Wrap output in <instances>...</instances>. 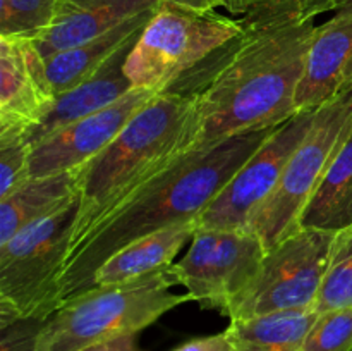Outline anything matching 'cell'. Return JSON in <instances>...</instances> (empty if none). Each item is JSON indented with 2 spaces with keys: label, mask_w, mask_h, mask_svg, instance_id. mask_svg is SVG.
Here are the masks:
<instances>
[{
  "label": "cell",
  "mask_w": 352,
  "mask_h": 351,
  "mask_svg": "<svg viewBox=\"0 0 352 351\" xmlns=\"http://www.w3.org/2000/svg\"><path fill=\"white\" fill-rule=\"evenodd\" d=\"M299 226L333 233L352 226V129L333 155Z\"/></svg>",
  "instance_id": "19"
},
{
  "label": "cell",
  "mask_w": 352,
  "mask_h": 351,
  "mask_svg": "<svg viewBox=\"0 0 352 351\" xmlns=\"http://www.w3.org/2000/svg\"><path fill=\"white\" fill-rule=\"evenodd\" d=\"M352 58V0H340L333 16L316 26L309 47L305 78L298 93V110L316 109L332 98L342 85Z\"/></svg>",
  "instance_id": "15"
},
{
  "label": "cell",
  "mask_w": 352,
  "mask_h": 351,
  "mask_svg": "<svg viewBox=\"0 0 352 351\" xmlns=\"http://www.w3.org/2000/svg\"><path fill=\"white\" fill-rule=\"evenodd\" d=\"M301 351H352V308L318 313Z\"/></svg>",
  "instance_id": "23"
},
{
  "label": "cell",
  "mask_w": 352,
  "mask_h": 351,
  "mask_svg": "<svg viewBox=\"0 0 352 351\" xmlns=\"http://www.w3.org/2000/svg\"><path fill=\"white\" fill-rule=\"evenodd\" d=\"M299 6H301L302 12L306 16H309L311 19H315L320 14L330 12V10H336V7L339 6L340 0H298Z\"/></svg>",
  "instance_id": "28"
},
{
  "label": "cell",
  "mask_w": 352,
  "mask_h": 351,
  "mask_svg": "<svg viewBox=\"0 0 352 351\" xmlns=\"http://www.w3.org/2000/svg\"><path fill=\"white\" fill-rule=\"evenodd\" d=\"M267 250L250 229H196L186 255L168 272L192 301L227 315L256 279Z\"/></svg>",
  "instance_id": "9"
},
{
  "label": "cell",
  "mask_w": 352,
  "mask_h": 351,
  "mask_svg": "<svg viewBox=\"0 0 352 351\" xmlns=\"http://www.w3.org/2000/svg\"><path fill=\"white\" fill-rule=\"evenodd\" d=\"M78 212L79 195L0 244V320H47L60 306L57 282Z\"/></svg>",
  "instance_id": "6"
},
{
  "label": "cell",
  "mask_w": 352,
  "mask_h": 351,
  "mask_svg": "<svg viewBox=\"0 0 352 351\" xmlns=\"http://www.w3.org/2000/svg\"><path fill=\"white\" fill-rule=\"evenodd\" d=\"M157 93L160 92L133 88L112 105L65 124L45 136L31 147V178L81 169L110 145L134 114Z\"/></svg>",
  "instance_id": "11"
},
{
  "label": "cell",
  "mask_w": 352,
  "mask_h": 351,
  "mask_svg": "<svg viewBox=\"0 0 352 351\" xmlns=\"http://www.w3.org/2000/svg\"><path fill=\"white\" fill-rule=\"evenodd\" d=\"M336 234L299 227L268 248L256 279L226 317L241 320L268 313L315 310Z\"/></svg>",
  "instance_id": "8"
},
{
  "label": "cell",
  "mask_w": 352,
  "mask_h": 351,
  "mask_svg": "<svg viewBox=\"0 0 352 351\" xmlns=\"http://www.w3.org/2000/svg\"><path fill=\"white\" fill-rule=\"evenodd\" d=\"M352 129V89L340 88L316 109L311 127L285 164L278 184L258 209L248 229L272 248L296 233L333 155Z\"/></svg>",
  "instance_id": "7"
},
{
  "label": "cell",
  "mask_w": 352,
  "mask_h": 351,
  "mask_svg": "<svg viewBox=\"0 0 352 351\" xmlns=\"http://www.w3.org/2000/svg\"><path fill=\"white\" fill-rule=\"evenodd\" d=\"M174 351H230V341L227 332L212 334V336L195 337L191 341H186Z\"/></svg>",
  "instance_id": "26"
},
{
  "label": "cell",
  "mask_w": 352,
  "mask_h": 351,
  "mask_svg": "<svg viewBox=\"0 0 352 351\" xmlns=\"http://www.w3.org/2000/svg\"><path fill=\"white\" fill-rule=\"evenodd\" d=\"M138 38L120 47L95 74H91L88 79L76 85L74 88L67 89L62 95L55 96L48 112L24 136L30 147L36 145L38 141L57 131L58 127L112 105L133 89V85L124 71V65H126L127 55L136 45Z\"/></svg>",
  "instance_id": "14"
},
{
  "label": "cell",
  "mask_w": 352,
  "mask_h": 351,
  "mask_svg": "<svg viewBox=\"0 0 352 351\" xmlns=\"http://www.w3.org/2000/svg\"><path fill=\"white\" fill-rule=\"evenodd\" d=\"M167 2L179 3V6L192 7V9H201V10H212L219 7L217 0H167Z\"/></svg>",
  "instance_id": "30"
},
{
  "label": "cell",
  "mask_w": 352,
  "mask_h": 351,
  "mask_svg": "<svg viewBox=\"0 0 352 351\" xmlns=\"http://www.w3.org/2000/svg\"><path fill=\"white\" fill-rule=\"evenodd\" d=\"M316 317V310H296L230 320V351H301Z\"/></svg>",
  "instance_id": "20"
},
{
  "label": "cell",
  "mask_w": 352,
  "mask_h": 351,
  "mask_svg": "<svg viewBox=\"0 0 352 351\" xmlns=\"http://www.w3.org/2000/svg\"><path fill=\"white\" fill-rule=\"evenodd\" d=\"M196 220L155 231L120 248L95 272L91 288L136 281L150 274L168 270L186 243H191Z\"/></svg>",
  "instance_id": "16"
},
{
  "label": "cell",
  "mask_w": 352,
  "mask_h": 351,
  "mask_svg": "<svg viewBox=\"0 0 352 351\" xmlns=\"http://www.w3.org/2000/svg\"><path fill=\"white\" fill-rule=\"evenodd\" d=\"M57 0H0V36L38 40L54 23Z\"/></svg>",
  "instance_id": "22"
},
{
  "label": "cell",
  "mask_w": 352,
  "mask_h": 351,
  "mask_svg": "<svg viewBox=\"0 0 352 351\" xmlns=\"http://www.w3.org/2000/svg\"><path fill=\"white\" fill-rule=\"evenodd\" d=\"M316 109L301 110L275 127L203 210L196 219V229H248L254 213L278 184L292 151L311 127Z\"/></svg>",
  "instance_id": "10"
},
{
  "label": "cell",
  "mask_w": 352,
  "mask_h": 351,
  "mask_svg": "<svg viewBox=\"0 0 352 351\" xmlns=\"http://www.w3.org/2000/svg\"><path fill=\"white\" fill-rule=\"evenodd\" d=\"M244 30L215 55L196 89L181 153L208 150L248 131L294 117L316 24L298 0H263L241 17Z\"/></svg>",
  "instance_id": "1"
},
{
  "label": "cell",
  "mask_w": 352,
  "mask_h": 351,
  "mask_svg": "<svg viewBox=\"0 0 352 351\" xmlns=\"http://www.w3.org/2000/svg\"><path fill=\"white\" fill-rule=\"evenodd\" d=\"M155 12L157 10L141 14L113 30L107 31L102 36L85 41L78 47L48 55L45 58V71H47L54 96L62 95L67 89L74 88L76 85L88 79L91 74H95L120 47L143 33L144 26L150 23Z\"/></svg>",
  "instance_id": "18"
},
{
  "label": "cell",
  "mask_w": 352,
  "mask_h": 351,
  "mask_svg": "<svg viewBox=\"0 0 352 351\" xmlns=\"http://www.w3.org/2000/svg\"><path fill=\"white\" fill-rule=\"evenodd\" d=\"M164 0H57L54 23L34 40L41 57L78 47L107 31L157 10Z\"/></svg>",
  "instance_id": "13"
},
{
  "label": "cell",
  "mask_w": 352,
  "mask_h": 351,
  "mask_svg": "<svg viewBox=\"0 0 352 351\" xmlns=\"http://www.w3.org/2000/svg\"><path fill=\"white\" fill-rule=\"evenodd\" d=\"M191 110V93L179 92L175 86L157 93L134 114L110 145L82 165L79 212L67 257L131 191L181 155Z\"/></svg>",
  "instance_id": "3"
},
{
  "label": "cell",
  "mask_w": 352,
  "mask_h": 351,
  "mask_svg": "<svg viewBox=\"0 0 352 351\" xmlns=\"http://www.w3.org/2000/svg\"><path fill=\"white\" fill-rule=\"evenodd\" d=\"M81 351H144L138 343V334L133 336L117 337V339L107 341V343L93 344V346L85 348Z\"/></svg>",
  "instance_id": "27"
},
{
  "label": "cell",
  "mask_w": 352,
  "mask_h": 351,
  "mask_svg": "<svg viewBox=\"0 0 352 351\" xmlns=\"http://www.w3.org/2000/svg\"><path fill=\"white\" fill-rule=\"evenodd\" d=\"M274 129L248 131L208 150L177 155L131 191L67 257L57 282L60 305L91 288L100 265L120 248L155 231L198 219Z\"/></svg>",
  "instance_id": "2"
},
{
  "label": "cell",
  "mask_w": 352,
  "mask_h": 351,
  "mask_svg": "<svg viewBox=\"0 0 352 351\" xmlns=\"http://www.w3.org/2000/svg\"><path fill=\"white\" fill-rule=\"evenodd\" d=\"M45 320H0V351H34L36 337Z\"/></svg>",
  "instance_id": "25"
},
{
  "label": "cell",
  "mask_w": 352,
  "mask_h": 351,
  "mask_svg": "<svg viewBox=\"0 0 352 351\" xmlns=\"http://www.w3.org/2000/svg\"><path fill=\"white\" fill-rule=\"evenodd\" d=\"M168 270L116 286L89 288L62 303L43 323L34 351H81L93 344L140 334L162 315L189 301L172 291Z\"/></svg>",
  "instance_id": "4"
},
{
  "label": "cell",
  "mask_w": 352,
  "mask_h": 351,
  "mask_svg": "<svg viewBox=\"0 0 352 351\" xmlns=\"http://www.w3.org/2000/svg\"><path fill=\"white\" fill-rule=\"evenodd\" d=\"M31 147L23 134L0 133V198L31 178Z\"/></svg>",
  "instance_id": "24"
},
{
  "label": "cell",
  "mask_w": 352,
  "mask_h": 351,
  "mask_svg": "<svg viewBox=\"0 0 352 351\" xmlns=\"http://www.w3.org/2000/svg\"><path fill=\"white\" fill-rule=\"evenodd\" d=\"M219 2V6H222L223 9L229 10L232 16H246L250 10H253L254 7L258 6L260 2H263V0H217Z\"/></svg>",
  "instance_id": "29"
},
{
  "label": "cell",
  "mask_w": 352,
  "mask_h": 351,
  "mask_svg": "<svg viewBox=\"0 0 352 351\" xmlns=\"http://www.w3.org/2000/svg\"><path fill=\"white\" fill-rule=\"evenodd\" d=\"M346 308H352V226L337 231L315 303L316 313Z\"/></svg>",
  "instance_id": "21"
},
{
  "label": "cell",
  "mask_w": 352,
  "mask_h": 351,
  "mask_svg": "<svg viewBox=\"0 0 352 351\" xmlns=\"http://www.w3.org/2000/svg\"><path fill=\"white\" fill-rule=\"evenodd\" d=\"M81 169L30 178L0 198V244L79 195Z\"/></svg>",
  "instance_id": "17"
},
{
  "label": "cell",
  "mask_w": 352,
  "mask_h": 351,
  "mask_svg": "<svg viewBox=\"0 0 352 351\" xmlns=\"http://www.w3.org/2000/svg\"><path fill=\"white\" fill-rule=\"evenodd\" d=\"M340 88H351L352 89V58L347 62L346 69H344L342 85H340Z\"/></svg>",
  "instance_id": "31"
},
{
  "label": "cell",
  "mask_w": 352,
  "mask_h": 351,
  "mask_svg": "<svg viewBox=\"0 0 352 351\" xmlns=\"http://www.w3.org/2000/svg\"><path fill=\"white\" fill-rule=\"evenodd\" d=\"M54 100L45 58L34 41L0 36V133L26 136Z\"/></svg>",
  "instance_id": "12"
},
{
  "label": "cell",
  "mask_w": 352,
  "mask_h": 351,
  "mask_svg": "<svg viewBox=\"0 0 352 351\" xmlns=\"http://www.w3.org/2000/svg\"><path fill=\"white\" fill-rule=\"evenodd\" d=\"M243 19L164 0L127 55L133 88L165 92L241 36Z\"/></svg>",
  "instance_id": "5"
}]
</instances>
